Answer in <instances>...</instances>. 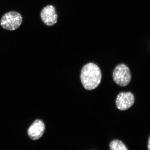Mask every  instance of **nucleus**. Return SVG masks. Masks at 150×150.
<instances>
[{
  "label": "nucleus",
  "instance_id": "nucleus-1",
  "mask_svg": "<svg viewBox=\"0 0 150 150\" xmlns=\"http://www.w3.org/2000/svg\"><path fill=\"white\" fill-rule=\"evenodd\" d=\"M102 79V74L99 67L90 63L85 65L81 71V80L83 87L92 90L99 85Z\"/></svg>",
  "mask_w": 150,
  "mask_h": 150
},
{
  "label": "nucleus",
  "instance_id": "nucleus-2",
  "mask_svg": "<svg viewBox=\"0 0 150 150\" xmlns=\"http://www.w3.org/2000/svg\"><path fill=\"white\" fill-rule=\"evenodd\" d=\"M22 22V17L20 13L16 11H10L2 17L0 25L4 29L12 31L18 29Z\"/></svg>",
  "mask_w": 150,
  "mask_h": 150
},
{
  "label": "nucleus",
  "instance_id": "nucleus-3",
  "mask_svg": "<svg viewBox=\"0 0 150 150\" xmlns=\"http://www.w3.org/2000/svg\"><path fill=\"white\" fill-rule=\"evenodd\" d=\"M113 81L121 86L125 87L131 81V76L129 67L124 64L116 66L112 74Z\"/></svg>",
  "mask_w": 150,
  "mask_h": 150
},
{
  "label": "nucleus",
  "instance_id": "nucleus-4",
  "mask_svg": "<svg viewBox=\"0 0 150 150\" xmlns=\"http://www.w3.org/2000/svg\"><path fill=\"white\" fill-rule=\"evenodd\" d=\"M135 97L130 92H121L118 94L116 98V106L119 110H125L129 109L134 105Z\"/></svg>",
  "mask_w": 150,
  "mask_h": 150
},
{
  "label": "nucleus",
  "instance_id": "nucleus-5",
  "mask_svg": "<svg viewBox=\"0 0 150 150\" xmlns=\"http://www.w3.org/2000/svg\"><path fill=\"white\" fill-rule=\"evenodd\" d=\"M40 17L42 21L46 25L52 26L57 22L58 15L56 8L54 6H46L40 12Z\"/></svg>",
  "mask_w": 150,
  "mask_h": 150
},
{
  "label": "nucleus",
  "instance_id": "nucleus-6",
  "mask_svg": "<svg viewBox=\"0 0 150 150\" xmlns=\"http://www.w3.org/2000/svg\"><path fill=\"white\" fill-rule=\"evenodd\" d=\"M45 130V124L43 121L38 119L33 122L28 130V135L31 139H39L43 136Z\"/></svg>",
  "mask_w": 150,
  "mask_h": 150
},
{
  "label": "nucleus",
  "instance_id": "nucleus-7",
  "mask_svg": "<svg viewBox=\"0 0 150 150\" xmlns=\"http://www.w3.org/2000/svg\"><path fill=\"white\" fill-rule=\"evenodd\" d=\"M110 150H128L126 145L119 140H112L109 144Z\"/></svg>",
  "mask_w": 150,
  "mask_h": 150
},
{
  "label": "nucleus",
  "instance_id": "nucleus-8",
  "mask_svg": "<svg viewBox=\"0 0 150 150\" xmlns=\"http://www.w3.org/2000/svg\"><path fill=\"white\" fill-rule=\"evenodd\" d=\"M148 150H150V136L148 140Z\"/></svg>",
  "mask_w": 150,
  "mask_h": 150
}]
</instances>
